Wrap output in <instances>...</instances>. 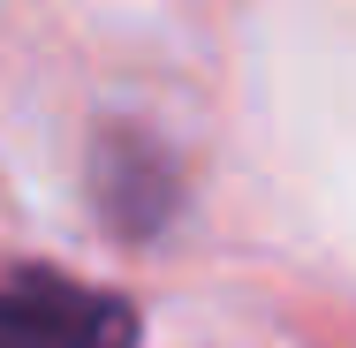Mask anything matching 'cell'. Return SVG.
Masks as SVG:
<instances>
[{
	"mask_svg": "<svg viewBox=\"0 0 356 348\" xmlns=\"http://www.w3.org/2000/svg\"><path fill=\"white\" fill-rule=\"evenodd\" d=\"M0 348H137V310L61 273L0 280Z\"/></svg>",
	"mask_w": 356,
	"mask_h": 348,
	"instance_id": "6da1fadb",
	"label": "cell"
}]
</instances>
